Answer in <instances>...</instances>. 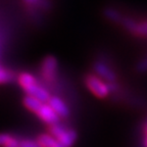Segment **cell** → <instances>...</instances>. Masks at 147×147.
<instances>
[{
  "label": "cell",
  "instance_id": "obj_11",
  "mask_svg": "<svg viewBox=\"0 0 147 147\" xmlns=\"http://www.w3.org/2000/svg\"><path fill=\"white\" fill-rule=\"evenodd\" d=\"M18 147H41L36 139L23 138L18 140Z\"/></svg>",
  "mask_w": 147,
  "mask_h": 147
},
{
  "label": "cell",
  "instance_id": "obj_7",
  "mask_svg": "<svg viewBox=\"0 0 147 147\" xmlns=\"http://www.w3.org/2000/svg\"><path fill=\"white\" fill-rule=\"evenodd\" d=\"M93 69H94L95 73L97 75L103 78L104 80H106L108 82V84H111V83H115V80H117V76H115V71L111 69L106 65L105 63L101 61H96L93 65Z\"/></svg>",
  "mask_w": 147,
  "mask_h": 147
},
{
  "label": "cell",
  "instance_id": "obj_13",
  "mask_svg": "<svg viewBox=\"0 0 147 147\" xmlns=\"http://www.w3.org/2000/svg\"><path fill=\"white\" fill-rule=\"evenodd\" d=\"M106 16H107L109 18H111L113 21H115V22H119V20L122 18L121 16H119L117 11L113 10V9H107V10H106Z\"/></svg>",
  "mask_w": 147,
  "mask_h": 147
},
{
  "label": "cell",
  "instance_id": "obj_12",
  "mask_svg": "<svg viewBox=\"0 0 147 147\" xmlns=\"http://www.w3.org/2000/svg\"><path fill=\"white\" fill-rule=\"evenodd\" d=\"M12 138L11 134L8 133H0V147H3L10 139Z\"/></svg>",
  "mask_w": 147,
  "mask_h": 147
},
{
  "label": "cell",
  "instance_id": "obj_15",
  "mask_svg": "<svg viewBox=\"0 0 147 147\" xmlns=\"http://www.w3.org/2000/svg\"><path fill=\"white\" fill-rule=\"evenodd\" d=\"M139 69L142 71H147V59L146 60H143L142 62L140 63V67H139Z\"/></svg>",
  "mask_w": 147,
  "mask_h": 147
},
{
  "label": "cell",
  "instance_id": "obj_8",
  "mask_svg": "<svg viewBox=\"0 0 147 147\" xmlns=\"http://www.w3.org/2000/svg\"><path fill=\"white\" fill-rule=\"evenodd\" d=\"M36 140L41 147H62L58 143V141L48 133L39 134V135L37 136Z\"/></svg>",
  "mask_w": 147,
  "mask_h": 147
},
{
  "label": "cell",
  "instance_id": "obj_9",
  "mask_svg": "<svg viewBox=\"0 0 147 147\" xmlns=\"http://www.w3.org/2000/svg\"><path fill=\"white\" fill-rule=\"evenodd\" d=\"M23 104L28 110H30L31 113H36V111L40 108V106L43 104V102H41L38 99L34 98L32 96H28L26 95L23 99Z\"/></svg>",
  "mask_w": 147,
  "mask_h": 147
},
{
  "label": "cell",
  "instance_id": "obj_3",
  "mask_svg": "<svg viewBox=\"0 0 147 147\" xmlns=\"http://www.w3.org/2000/svg\"><path fill=\"white\" fill-rule=\"evenodd\" d=\"M58 74V61L57 59L52 56L48 55L42 60L41 67H40V76H41L42 82L46 84H52L56 82Z\"/></svg>",
  "mask_w": 147,
  "mask_h": 147
},
{
  "label": "cell",
  "instance_id": "obj_5",
  "mask_svg": "<svg viewBox=\"0 0 147 147\" xmlns=\"http://www.w3.org/2000/svg\"><path fill=\"white\" fill-rule=\"evenodd\" d=\"M47 104L52 108V110L57 115V117H59L60 119H67V117L71 115L69 106L65 103V101H64L63 99L60 98L57 95H51V97L49 98Z\"/></svg>",
  "mask_w": 147,
  "mask_h": 147
},
{
  "label": "cell",
  "instance_id": "obj_14",
  "mask_svg": "<svg viewBox=\"0 0 147 147\" xmlns=\"http://www.w3.org/2000/svg\"><path fill=\"white\" fill-rule=\"evenodd\" d=\"M18 140H20L18 138L12 136L11 139H10L3 147H18Z\"/></svg>",
  "mask_w": 147,
  "mask_h": 147
},
{
  "label": "cell",
  "instance_id": "obj_10",
  "mask_svg": "<svg viewBox=\"0 0 147 147\" xmlns=\"http://www.w3.org/2000/svg\"><path fill=\"white\" fill-rule=\"evenodd\" d=\"M16 80V75L11 71L0 67V84H7Z\"/></svg>",
  "mask_w": 147,
  "mask_h": 147
},
{
  "label": "cell",
  "instance_id": "obj_6",
  "mask_svg": "<svg viewBox=\"0 0 147 147\" xmlns=\"http://www.w3.org/2000/svg\"><path fill=\"white\" fill-rule=\"evenodd\" d=\"M35 115L41 119L44 124L48 125L49 126H52L54 124H57L59 123L61 119L57 117V115L52 110V108L48 105L47 103H43L40 108L36 111Z\"/></svg>",
  "mask_w": 147,
  "mask_h": 147
},
{
  "label": "cell",
  "instance_id": "obj_4",
  "mask_svg": "<svg viewBox=\"0 0 147 147\" xmlns=\"http://www.w3.org/2000/svg\"><path fill=\"white\" fill-rule=\"evenodd\" d=\"M85 84L87 88L98 98H105L110 93L108 84H105L100 78L89 74L85 77Z\"/></svg>",
  "mask_w": 147,
  "mask_h": 147
},
{
  "label": "cell",
  "instance_id": "obj_2",
  "mask_svg": "<svg viewBox=\"0 0 147 147\" xmlns=\"http://www.w3.org/2000/svg\"><path fill=\"white\" fill-rule=\"evenodd\" d=\"M48 134L54 137L62 147H73L78 139V134L76 130L65 126L60 122L49 126Z\"/></svg>",
  "mask_w": 147,
  "mask_h": 147
},
{
  "label": "cell",
  "instance_id": "obj_1",
  "mask_svg": "<svg viewBox=\"0 0 147 147\" xmlns=\"http://www.w3.org/2000/svg\"><path fill=\"white\" fill-rule=\"evenodd\" d=\"M18 83L28 96L34 97L43 103H47L51 97L50 91L30 73H22L18 77Z\"/></svg>",
  "mask_w": 147,
  "mask_h": 147
},
{
  "label": "cell",
  "instance_id": "obj_16",
  "mask_svg": "<svg viewBox=\"0 0 147 147\" xmlns=\"http://www.w3.org/2000/svg\"><path fill=\"white\" fill-rule=\"evenodd\" d=\"M145 147H147V137L146 138H145Z\"/></svg>",
  "mask_w": 147,
  "mask_h": 147
}]
</instances>
